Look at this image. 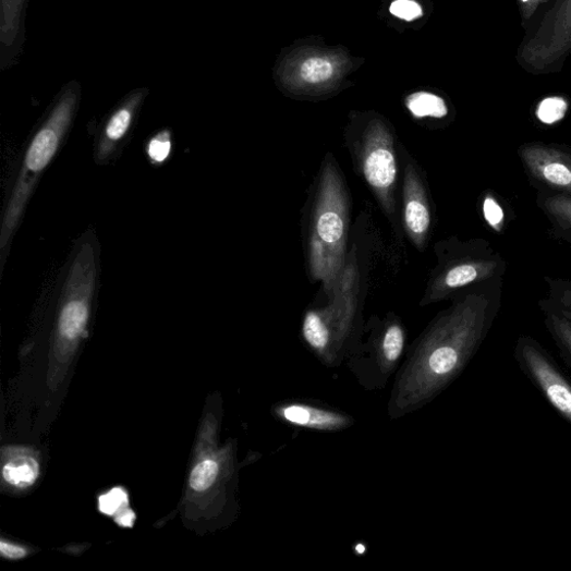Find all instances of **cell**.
<instances>
[{"label":"cell","instance_id":"9c48e42d","mask_svg":"<svg viewBox=\"0 0 571 571\" xmlns=\"http://www.w3.org/2000/svg\"><path fill=\"white\" fill-rule=\"evenodd\" d=\"M29 0H0V71L19 65L26 42Z\"/></svg>","mask_w":571,"mask_h":571},{"label":"cell","instance_id":"9a60e30c","mask_svg":"<svg viewBox=\"0 0 571 571\" xmlns=\"http://www.w3.org/2000/svg\"><path fill=\"white\" fill-rule=\"evenodd\" d=\"M405 106L415 119H444L449 113L446 101L439 95L426 90L410 94Z\"/></svg>","mask_w":571,"mask_h":571},{"label":"cell","instance_id":"277c9868","mask_svg":"<svg viewBox=\"0 0 571 571\" xmlns=\"http://www.w3.org/2000/svg\"><path fill=\"white\" fill-rule=\"evenodd\" d=\"M342 49L304 46L291 52L276 69L281 87L302 97H317L336 89L353 69Z\"/></svg>","mask_w":571,"mask_h":571},{"label":"cell","instance_id":"484cf974","mask_svg":"<svg viewBox=\"0 0 571 571\" xmlns=\"http://www.w3.org/2000/svg\"><path fill=\"white\" fill-rule=\"evenodd\" d=\"M134 520H135V514L131 510H127L126 512L120 514L116 519V521L119 523L120 526L127 527V529H131L133 526Z\"/></svg>","mask_w":571,"mask_h":571},{"label":"cell","instance_id":"3957f363","mask_svg":"<svg viewBox=\"0 0 571 571\" xmlns=\"http://www.w3.org/2000/svg\"><path fill=\"white\" fill-rule=\"evenodd\" d=\"M349 199L338 169L324 167L316 196L309 242V268L326 286L335 282L347 253Z\"/></svg>","mask_w":571,"mask_h":571},{"label":"cell","instance_id":"7c38bea8","mask_svg":"<svg viewBox=\"0 0 571 571\" xmlns=\"http://www.w3.org/2000/svg\"><path fill=\"white\" fill-rule=\"evenodd\" d=\"M276 414L286 423L323 433L342 432L353 423L350 416L338 411L301 402L280 404Z\"/></svg>","mask_w":571,"mask_h":571},{"label":"cell","instance_id":"7a4b0ae2","mask_svg":"<svg viewBox=\"0 0 571 571\" xmlns=\"http://www.w3.org/2000/svg\"><path fill=\"white\" fill-rule=\"evenodd\" d=\"M82 86L76 80L68 82L58 93L29 141L19 179L13 189L0 233V247L4 253L16 231L38 178L58 154L61 143L77 114Z\"/></svg>","mask_w":571,"mask_h":571},{"label":"cell","instance_id":"e0dca14e","mask_svg":"<svg viewBox=\"0 0 571 571\" xmlns=\"http://www.w3.org/2000/svg\"><path fill=\"white\" fill-rule=\"evenodd\" d=\"M544 323L549 335L556 343L560 355L571 368V321L549 311L542 309Z\"/></svg>","mask_w":571,"mask_h":571},{"label":"cell","instance_id":"603a6c76","mask_svg":"<svg viewBox=\"0 0 571 571\" xmlns=\"http://www.w3.org/2000/svg\"><path fill=\"white\" fill-rule=\"evenodd\" d=\"M171 153V138L169 131H162L151 138L148 147L150 159L156 163L163 162Z\"/></svg>","mask_w":571,"mask_h":571},{"label":"cell","instance_id":"2e32d148","mask_svg":"<svg viewBox=\"0 0 571 571\" xmlns=\"http://www.w3.org/2000/svg\"><path fill=\"white\" fill-rule=\"evenodd\" d=\"M548 296L539 302L540 309H549L571 321V280L545 278Z\"/></svg>","mask_w":571,"mask_h":571},{"label":"cell","instance_id":"d4e9b609","mask_svg":"<svg viewBox=\"0 0 571 571\" xmlns=\"http://www.w3.org/2000/svg\"><path fill=\"white\" fill-rule=\"evenodd\" d=\"M0 551L10 559H22L27 555L24 548L7 543L0 544Z\"/></svg>","mask_w":571,"mask_h":571},{"label":"cell","instance_id":"8992f818","mask_svg":"<svg viewBox=\"0 0 571 571\" xmlns=\"http://www.w3.org/2000/svg\"><path fill=\"white\" fill-rule=\"evenodd\" d=\"M514 359L547 402L571 424V382L548 352L535 339L521 337L515 343Z\"/></svg>","mask_w":571,"mask_h":571},{"label":"cell","instance_id":"5bb4252c","mask_svg":"<svg viewBox=\"0 0 571 571\" xmlns=\"http://www.w3.org/2000/svg\"><path fill=\"white\" fill-rule=\"evenodd\" d=\"M537 205L547 217L552 235L571 245V197L538 193Z\"/></svg>","mask_w":571,"mask_h":571},{"label":"cell","instance_id":"6da1fadb","mask_svg":"<svg viewBox=\"0 0 571 571\" xmlns=\"http://www.w3.org/2000/svg\"><path fill=\"white\" fill-rule=\"evenodd\" d=\"M503 277L473 284L428 328L397 380V413L433 400L466 367L500 312Z\"/></svg>","mask_w":571,"mask_h":571},{"label":"cell","instance_id":"4316f807","mask_svg":"<svg viewBox=\"0 0 571 571\" xmlns=\"http://www.w3.org/2000/svg\"><path fill=\"white\" fill-rule=\"evenodd\" d=\"M522 2H530V0H522Z\"/></svg>","mask_w":571,"mask_h":571},{"label":"cell","instance_id":"ac0fdd59","mask_svg":"<svg viewBox=\"0 0 571 571\" xmlns=\"http://www.w3.org/2000/svg\"><path fill=\"white\" fill-rule=\"evenodd\" d=\"M4 479L16 487H27L35 483L38 475L37 463L32 459L16 460L4 467Z\"/></svg>","mask_w":571,"mask_h":571},{"label":"cell","instance_id":"7402d4cb","mask_svg":"<svg viewBox=\"0 0 571 571\" xmlns=\"http://www.w3.org/2000/svg\"><path fill=\"white\" fill-rule=\"evenodd\" d=\"M390 13L405 22H414L424 14L422 7L416 0H394L390 7Z\"/></svg>","mask_w":571,"mask_h":571},{"label":"cell","instance_id":"8fae6325","mask_svg":"<svg viewBox=\"0 0 571 571\" xmlns=\"http://www.w3.org/2000/svg\"><path fill=\"white\" fill-rule=\"evenodd\" d=\"M150 89L138 87L129 92L104 122L99 138V156L108 157L130 133L145 105Z\"/></svg>","mask_w":571,"mask_h":571},{"label":"cell","instance_id":"30bf717a","mask_svg":"<svg viewBox=\"0 0 571 571\" xmlns=\"http://www.w3.org/2000/svg\"><path fill=\"white\" fill-rule=\"evenodd\" d=\"M404 349L405 331L401 325L393 324L379 340L370 361L354 369L361 382L369 385V388L385 386L387 378L397 369Z\"/></svg>","mask_w":571,"mask_h":571},{"label":"cell","instance_id":"ba28073f","mask_svg":"<svg viewBox=\"0 0 571 571\" xmlns=\"http://www.w3.org/2000/svg\"><path fill=\"white\" fill-rule=\"evenodd\" d=\"M518 155L538 193L571 197V149L556 143L532 142Z\"/></svg>","mask_w":571,"mask_h":571},{"label":"cell","instance_id":"4fadbf2b","mask_svg":"<svg viewBox=\"0 0 571 571\" xmlns=\"http://www.w3.org/2000/svg\"><path fill=\"white\" fill-rule=\"evenodd\" d=\"M404 222L412 242L416 247L422 248L432 227V212L423 184L412 166H409L405 171Z\"/></svg>","mask_w":571,"mask_h":571},{"label":"cell","instance_id":"ffe728a7","mask_svg":"<svg viewBox=\"0 0 571 571\" xmlns=\"http://www.w3.org/2000/svg\"><path fill=\"white\" fill-rule=\"evenodd\" d=\"M483 215L491 229L498 233L503 231L507 221V215L501 202L493 193H487L484 196Z\"/></svg>","mask_w":571,"mask_h":571},{"label":"cell","instance_id":"44dd1931","mask_svg":"<svg viewBox=\"0 0 571 571\" xmlns=\"http://www.w3.org/2000/svg\"><path fill=\"white\" fill-rule=\"evenodd\" d=\"M567 111V104L560 98H548L544 100L537 111L538 119L546 124L560 121Z\"/></svg>","mask_w":571,"mask_h":571},{"label":"cell","instance_id":"52a82bcc","mask_svg":"<svg viewBox=\"0 0 571 571\" xmlns=\"http://www.w3.org/2000/svg\"><path fill=\"white\" fill-rule=\"evenodd\" d=\"M361 165L364 178L380 204L392 211L398 166L393 137L382 121L373 120L367 125L362 142Z\"/></svg>","mask_w":571,"mask_h":571},{"label":"cell","instance_id":"d6986e66","mask_svg":"<svg viewBox=\"0 0 571 571\" xmlns=\"http://www.w3.org/2000/svg\"><path fill=\"white\" fill-rule=\"evenodd\" d=\"M219 466L216 461L206 460L201 462L190 477V487L196 491L209 489L218 477Z\"/></svg>","mask_w":571,"mask_h":571},{"label":"cell","instance_id":"5b68a950","mask_svg":"<svg viewBox=\"0 0 571 571\" xmlns=\"http://www.w3.org/2000/svg\"><path fill=\"white\" fill-rule=\"evenodd\" d=\"M507 270V262L486 241H473L462 246L457 257L450 259L435 279L428 300L438 302L451 293L472 288L484 281L501 278Z\"/></svg>","mask_w":571,"mask_h":571},{"label":"cell","instance_id":"cb8c5ba5","mask_svg":"<svg viewBox=\"0 0 571 571\" xmlns=\"http://www.w3.org/2000/svg\"><path fill=\"white\" fill-rule=\"evenodd\" d=\"M125 505H127V494L121 488H116L99 498V509L107 515H114Z\"/></svg>","mask_w":571,"mask_h":571}]
</instances>
